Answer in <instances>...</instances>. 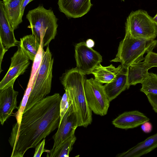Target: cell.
<instances>
[{
    "instance_id": "obj_1",
    "label": "cell",
    "mask_w": 157,
    "mask_h": 157,
    "mask_svg": "<svg viewBox=\"0 0 157 157\" xmlns=\"http://www.w3.org/2000/svg\"><path fill=\"white\" fill-rule=\"evenodd\" d=\"M59 93L46 97L24 112L18 129L12 128L9 141L12 148L11 157H22L29 148L58 128L60 122Z\"/></svg>"
},
{
    "instance_id": "obj_2",
    "label": "cell",
    "mask_w": 157,
    "mask_h": 157,
    "mask_svg": "<svg viewBox=\"0 0 157 157\" xmlns=\"http://www.w3.org/2000/svg\"><path fill=\"white\" fill-rule=\"evenodd\" d=\"M85 75L76 67L66 71L60 80L68 94L78 127H86L91 124L92 117V111L88 106L85 95Z\"/></svg>"
},
{
    "instance_id": "obj_3",
    "label": "cell",
    "mask_w": 157,
    "mask_h": 157,
    "mask_svg": "<svg viewBox=\"0 0 157 157\" xmlns=\"http://www.w3.org/2000/svg\"><path fill=\"white\" fill-rule=\"evenodd\" d=\"M26 18L32 34L43 47L48 46L57 33L58 19L51 9L47 10L42 5L29 10Z\"/></svg>"
},
{
    "instance_id": "obj_4",
    "label": "cell",
    "mask_w": 157,
    "mask_h": 157,
    "mask_svg": "<svg viewBox=\"0 0 157 157\" xmlns=\"http://www.w3.org/2000/svg\"><path fill=\"white\" fill-rule=\"evenodd\" d=\"M157 46V40L135 38L125 34L120 42L117 54L111 62H120L127 68L131 65L144 60L145 53L152 51Z\"/></svg>"
},
{
    "instance_id": "obj_5",
    "label": "cell",
    "mask_w": 157,
    "mask_h": 157,
    "mask_svg": "<svg viewBox=\"0 0 157 157\" xmlns=\"http://www.w3.org/2000/svg\"><path fill=\"white\" fill-rule=\"evenodd\" d=\"M53 62L54 59L48 46L44 52L41 65L24 112L42 100L50 93Z\"/></svg>"
},
{
    "instance_id": "obj_6",
    "label": "cell",
    "mask_w": 157,
    "mask_h": 157,
    "mask_svg": "<svg viewBox=\"0 0 157 157\" xmlns=\"http://www.w3.org/2000/svg\"><path fill=\"white\" fill-rule=\"evenodd\" d=\"M125 34L135 38L152 40L157 36V26L153 18L142 10L132 11L125 23Z\"/></svg>"
},
{
    "instance_id": "obj_7",
    "label": "cell",
    "mask_w": 157,
    "mask_h": 157,
    "mask_svg": "<svg viewBox=\"0 0 157 157\" xmlns=\"http://www.w3.org/2000/svg\"><path fill=\"white\" fill-rule=\"evenodd\" d=\"M85 95L87 104L95 114L106 115L110 102L102 84L93 78L86 79L84 85Z\"/></svg>"
},
{
    "instance_id": "obj_8",
    "label": "cell",
    "mask_w": 157,
    "mask_h": 157,
    "mask_svg": "<svg viewBox=\"0 0 157 157\" xmlns=\"http://www.w3.org/2000/svg\"><path fill=\"white\" fill-rule=\"evenodd\" d=\"M75 58L77 68L85 75L92 74L102 60L100 54L92 48L87 47L84 42L75 45Z\"/></svg>"
},
{
    "instance_id": "obj_9",
    "label": "cell",
    "mask_w": 157,
    "mask_h": 157,
    "mask_svg": "<svg viewBox=\"0 0 157 157\" xmlns=\"http://www.w3.org/2000/svg\"><path fill=\"white\" fill-rule=\"evenodd\" d=\"M10 68L0 82V90L13 86L16 79L23 74L30 64L29 59L24 54L20 46L11 58Z\"/></svg>"
},
{
    "instance_id": "obj_10",
    "label": "cell",
    "mask_w": 157,
    "mask_h": 157,
    "mask_svg": "<svg viewBox=\"0 0 157 157\" xmlns=\"http://www.w3.org/2000/svg\"><path fill=\"white\" fill-rule=\"evenodd\" d=\"M78 127L76 117L71 104L65 114L57 131L52 137L54 143L52 149L56 147L75 134Z\"/></svg>"
},
{
    "instance_id": "obj_11",
    "label": "cell",
    "mask_w": 157,
    "mask_h": 157,
    "mask_svg": "<svg viewBox=\"0 0 157 157\" xmlns=\"http://www.w3.org/2000/svg\"><path fill=\"white\" fill-rule=\"evenodd\" d=\"M58 4L59 11L70 18L83 16L93 5L90 0H58Z\"/></svg>"
},
{
    "instance_id": "obj_12",
    "label": "cell",
    "mask_w": 157,
    "mask_h": 157,
    "mask_svg": "<svg viewBox=\"0 0 157 157\" xmlns=\"http://www.w3.org/2000/svg\"><path fill=\"white\" fill-rule=\"evenodd\" d=\"M18 94L13 86L0 90V121L3 125L17 108V97Z\"/></svg>"
},
{
    "instance_id": "obj_13",
    "label": "cell",
    "mask_w": 157,
    "mask_h": 157,
    "mask_svg": "<svg viewBox=\"0 0 157 157\" xmlns=\"http://www.w3.org/2000/svg\"><path fill=\"white\" fill-rule=\"evenodd\" d=\"M0 42L6 49L19 45L20 41L15 38L7 15L2 1H0Z\"/></svg>"
},
{
    "instance_id": "obj_14",
    "label": "cell",
    "mask_w": 157,
    "mask_h": 157,
    "mask_svg": "<svg viewBox=\"0 0 157 157\" xmlns=\"http://www.w3.org/2000/svg\"><path fill=\"white\" fill-rule=\"evenodd\" d=\"M149 120L144 113L134 110L124 112L114 119L112 123L116 128L127 129L136 128Z\"/></svg>"
},
{
    "instance_id": "obj_15",
    "label": "cell",
    "mask_w": 157,
    "mask_h": 157,
    "mask_svg": "<svg viewBox=\"0 0 157 157\" xmlns=\"http://www.w3.org/2000/svg\"><path fill=\"white\" fill-rule=\"evenodd\" d=\"M103 87L110 102L123 91L128 89L127 68L122 66L113 80L106 83Z\"/></svg>"
},
{
    "instance_id": "obj_16",
    "label": "cell",
    "mask_w": 157,
    "mask_h": 157,
    "mask_svg": "<svg viewBox=\"0 0 157 157\" xmlns=\"http://www.w3.org/2000/svg\"><path fill=\"white\" fill-rule=\"evenodd\" d=\"M157 147V133L137 144L127 151L118 154L117 157H139Z\"/></svg>"
},
{
    "instance_id": "obj_17",
    "label": "cell",
    "mask_w": 157,
    "mask_h": 157,
    "mask_svg": "<svg viewBox=\"0 0 157 157\" xmlns=\"http://www.w3.org/2000/svg\"><path fill=\"white\" fill-rule=\"evenodd\" d=\"M25 0H2L10 25L13 30L22 22L21 10Z\"/></svg>"
},
{
    "instance_id": "obj_18",
    "label": "cell",
    "mask_w": 157,
    "mask_h": 157,
    "mask_svg": "<svg viewBox=\"0 0 157 157\" xmlns=\"http://www.w3.org/2000/svg\"><path fill=\"white\" fill-rule=\"evenodd\" d=\"M149 69L144 61L129 66L127 68L128 89L131 86L141 83Z\"/></svg>"
},
{
    "instance_id": "obj_19",
    "label": "cell",
    "mask_w": 157,
    "mask_h": 157,
    "mask_svg": "<svg viewBox=\"0 0 157 157\" xmlns=\"http://www.w3.org/2000/svg\"><path fill=\"white\" fill-rule=\"evenodd\" d=\"M122 65L116 67L112 64L104 67L101 63L98 65L92 71V74L94 79L101 83H108L112 82L115 78Z\"/></svg>"
},
{
    "instance_id": "obj_20",
    "label": "cell",
    "mask_w": 157,
    "mask_h": 157,
    "mask_svg": "<svg viewBox=\"0 0 157 157\" xmlns=\"http://www.w3.org/2000/svg\"><path fill=\"white\" fill-rule=\"evenodd\" d=\"M40 43L32 34L26 35L20 39L19 45L28 58L33 62L39 50Z\"/></svg>"
},
{
    "instance_id": "obj_21",
    "label": "cell",
    "mask_w": 157,
    "mask_h": 157,
    "mask_svg": "<svg viewBox=\"0 0 157 157\" xmlns=\"http://www.w3.org/2000/svg\"><path fill=\"white\" fill-rule=\"evenodd\" d=\"M76 140L75 134L60 144L57 147L52 149L47 156L50 157H68L70 152Z\"/></svg>"
},
{
    "instance_id": "obj_22",
    "label": "cell",
    "mask_w": 157,
    "mask_h": 157,
    "mask_svg": "<svg viewBox=\"0 0 157 157\" xmlns=\"http://www.w3.org/2000/svg\"><path fill=\"white\" fill-rule=\"evenodd\" d=\"M140 91L147 95L149 94H157V75L148 73L141 83Z\"/></svg>"
},
{
    "instance_id": "obj_23",
    "label": "cell",
    "mask_w": 157,
    "mask_h": 157,
    "mask_svg": "<svg viewBox=\"0 0 157 157\" xmlns=\"http://www.w3.org/2000/svg\"><path fill=\"white\" fill-rule=\"evenodd\" d=\"M43 47L40 44L39 50L33 61L28 85L33 86L37 73L40 66L44 52Z\"/></svg>"
},
{
    "instance_id": "obj_24",
    "label": "cell",
    "mask_w": 157,
    "mask_h": 157,
    "mask_svg": "<svg viewBox=\"0 0 157 157\" xmlns=\"http://www.w3.org/2000/svg\"><path fill=\"white\" fill-rule=\"evenodd\" d=\"M72 104L67 92L65 91V92L62 97L60 102V122L67 111L70 105ZM59 124V125H60Z\"/></svg>"
},
{
    "instance_id": "obj_25",
    "label": "cell",
    "mask_w": 157,
    "mask_h": 157,
    "mask_svg": "<svg viewBox=\"0 0 157 157\" xmlns=\"http://www.w3.org/2000/svg\"><path fill=\"white\" fill-rule=\"evenodd\" d=\"M144 61L149 69L157 67V53L152 51L148 52L144 57Z\"/></svg>"
},
{
    "instance_id": "obj_26",
    "label": "cell",
    "mask_w": 157,
    "mask_h": 157,
    "mask_svg": "<svg viewBox=\"0 0 157 157\" xmlns=\"http://www.w3.org/2000/svg\"><path fill=\"white\" fill-rule=\"evenodd\" d=\"M45 141V139H43L42 141L36 147L34 157H41L43 153L46 152L48 153L50 152V150L44 149Z\"/></svg>"
},
{
    "instance_id": "obj_27",
    "label": "cell",
    "mask_w": 157,
    "mask_h": 157,
    "mask_svg": "<svg viewBox=\"0 0 157 157\" xmlns=\"http://www.w3.org/2000/svg\"><path fill=\"white\" fill-rule=\"evenodd\" d=\"M146 96L153 110L157 113V94H150Z\"/></svg>"
},
{
    "instance_id": "obj_28",
    "label": "cell",
    "mask_w": 157,
    "mask_h": 157,
    "mask_svg": "<svg viewBox=\"0 0 157 157\" xmlns=\"http://www.w3.org/2000/svg\"><path fill=\"white\" fill-rule=\"evenodd\" d=\"M141 128L144 132L149 133L151 131L152 126L151 124L147 121L141 125Z\"/></svg>"
},
{
    "instance_id": "obj_29",
    "label": "cell",
    "mask_w": 157,
    "mask_h": 157,
    "mask_svg": "<svg viewBox=\"0 0 157 157\" xmlns=\"http://www.w3.org/2000/svg\"><path fill=\"white\" fill-rule=\"evenodd\" d=\"M8 50L4 47L1 42H0V73H1L2 70L1 69V63L3 56L5 53Z\"/></svg>"
},
{
    "instance_id": "obj_30",
    "label": "cell",
    "mask_w": 157,
    "mask_h": 157,
    "mask_svg": "<svg viewBox=\"0 0 157 157\" xmlns=\"http://www.w3.org/2000/svg\"><path fill=\"white\" fill-rule=\"evenodd\" d=\"M33 0H25L22 4L21 10V19H22L25 7L29 3Z\"/></svg>"
},
{
    "instance_id": "obj_31",
    "label": "cell",
    "mask_w": 157,
    "mask_h": 157,
    "mask_svg": "<svg viewBox=\"0 0 157 157\" xmlns=\"http://www.w3.org/2000/svg\"><path fill=\"white\" fill-rule=\"evenodd\" d=\"M85 43L87 46L90 48L94 47L95 44L94 41L91 39H88Z\"/></svg>"
},
{
    "instance_id": "obj_32",
    "label": "cell",
    "mask_w": 157,
    "mask_h": 157,
    "mask_svg": "<svg viewBox=\"0 0 157 157\" xmlns=\"http://www.w3.org/2000/svg\"><path fill=\"white\" fill-rule=\"evenodd\" d=\"M153 19L155 24H157V13L155 16L153 18Z\"/></svg>"
},
{
    "instance_id": "obj_33",
    "label": "cell",
    "mask_w": 157,
    "mask_h": 157,
    "mask_svg": "<svg viewBox=\"0 0 157 157\" xmlns=\"http://www.w3.org/2000/svg\"><path fill=\"white\" fill-rule=\"evenodd\" d=\"M122 0V1H124L125 0Z\"/></svg>"
},
{
    "instance_id": "obj_34",
    "label": "cell",
    "mask_w": 157,
    "mask_h": 157,
    "mask_svg": "<svg viewBox=\"0 0 157 157\" xmlns=\"http://www.w3.org/2000/svg\"><path fill=\"white\" fill-rule=\"evenodd\" d=\"M156 25L157 26V24H156Z\"/></svg>"
}]
</instances>
